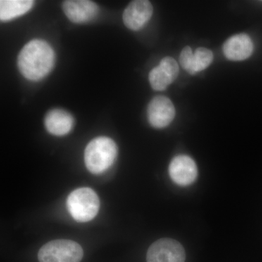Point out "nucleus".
Listing matches in <instances>:
<instances>
[{
    "label": "nucleus",
    "mask_w": 262,
    "mask_h": 262,
    "mask_svg": "<svg viewBox=\"0 0 262 262\" xmlns=\"http://www.w3.org/2000/svg\"><path fill=\"white\" fill-rule=\"evenodd\" d=\"M55 59V52L47 42L42 39H33L19 53L18 67L25 78L39 81L53 70Z\"/></svg>",
    "instance_id": "obj_1"
},
{
    "label": "nucleus",
    "mask_w": 262,
    "mask_h": 262,
    "mask_svg": "<svg viewBox=\"0 0 262 262\" xmlns=\"http://www.w3.org/2000/svg\"><path fill=\"white\" fill-rule=\"evenodd\" d=\"M117 155V145L113 139L104 136L96 138L86 146L84 163L91 173H102L113 165Z\"/></svg>",
    "instance_id": "obj_2"
},
{
    "label": "nucleus",
    "mask_w": 262,
    "mask_h": 262,
    "mask_svg": "<svg viewBox=\"0 0 262 262\" xmlns=\"http://www.w3.org/2000/svg\"><path fill=\"white\" fill-rule=\"evenodd\" d=\"M67 209L77 222L94 220L99 210V198L91 188L75 189L70 193L67 202Z\"/></svg>",
    "instance_id": "obj_3"
},
{
    "label": "nucleus",
    "mask_w": 262,
    "mask_h": 262,
    "mask_svg": "<svg viewBox=\"0 0 262 262\" xmlns=\"http://www.w3.org/2000/svg\"><path fill=\"white\" fill-rule=\"evenodd\" d=\"M83 250L70 239H56L42 246L38 253L39 262H80Z\"/></svg>",
    "instance_id": "obj_4"
},
{
    "label": "nucleus",
    "mask_w": 262,
    "mask_h": 262,
    "mask_svg": "<svg viewBox=\"0 0 262 262\" xmlns=\"http://www.w3.org/2000/svg\"><path fill=\"white\" fill-rule=\"evenodd\" d=\"M182 245L175 239L162 238L150 246L146 254L147 262H185Z\"/></svg>",
    "instance_id": "obj_5"
},
{
    "label": "nucleus",
    "mask_w": 262,
    "mask_h": 262,
    "mask_svg": "<svg viewBox=\"0 0 262 262\" xmlns=\"http://www.w3.org/2000/svg\"><path fill=\"white\" fill-rule=\"evenodd\" d=\"M176 110L173 103L165 96H156L148 106L147 116L150 125L155 128L168 126L174 117Z\"/></svg>",
    "instance_id": "obj_6"
},
{
    "label": "nucleus",
    "mask_w": 262,
    "mask_h": 262,
    "mask_svg": "<svg viewBox=\"0 0 262 262\" xmlns=\"http://www.w3.org/2000/svg\"><path fill=\"white\" fill-rule=\"evenodd\" d=\"M168 171L171 180L182 187L190 185L198 177L196 163L187 155L175 157L170 162Z\"/></svg>",
    "instance_id": "obj_7"
},
{
    "label": "nucleus",
    "mask_w": 262,
    "mask_h": 262,
    "mask_svg": "<svg viewBox=\"0 0 262 262\" xmlns=\"http://www.w3.org/2000/svg\"><path fill=\"white\" fill-rule=\"evenodd\" d=\"M178 63L171 57H165L159 66L151 70L149 80L151 88L155 91H164L178 77Z\"/></svg>",
    "instance_id": "obj_8"
},
{
    "label": "nucleus",
    "mask_w": 262,
    "mask_h": 262,
    "mask_svg": "<svg viewBox=\"0 0 262 262\" xmlns=\"http://www.w3.org/2000/svg\"><path fill=\"white\" fill-rule=\"evenodd\" d=\"M153 7L149 1L136 0L130 3L122 15L124 24L131 30L138 31L151 18Z\"/></svg>",
    "instance_id": "obj_9"
},
{
    "label": "nucleus",
    "mask_w": 262,
    "mask_h": 262,
    "mask_svg": "<svg viewBox=\"0 0 262 262\" xmlns=\"http://www.w3.org/2000/svg\"><path fill=\"white\" fill-rule=\"evenodd\" d=\"M63 10L71 21L82 24L93 20L97 15L98 7L89 0H67L63 3Z\"/></svg>",
    "instance_id": "obj_10"
},
{
    "label": "nucleus",
    "mask_w": 262,
    "mask_h": 262,
    "mask_svg": "<svg viewBox=\"0 0 262 262\" xmlns=\"http://www.w3.org/2000/svg\"><path fill=\"white\" fill-rule=\"evenodd\" d=\"M253 44L249 36L238 34L229 37L225 42L223 51L226 58L231 61H244L252 54Z\"/></svg>",
    "instance_id": "obj_11"
},
{
    "label": "nucleus",
    "mask_w": 262,
    "mask_h": 262,
    "mask_svg": "<svg viewBox=\"0 0 262 262\" xmlns=\"http://www.w3.org/2000/svg\"><path fill=\"white\" fill-rule=\"evenodd\" d=\"M45 125L52 135L64 136L73 128L74 118L65 110L55 108L46 115Z\"/></svg>",
    "instance_id": "obj_12"
},
{
    "label": "nucleus",
    "mask_w": 262,
    "mask_h": 262,
    "mask_svg": "<svg viewBox=\"0 0 262 262\" xmlns=\"http://www.w3.org/2000/svg\"><path fill=\"white\" fill-rule=\"evenodd\" d=\"M34 3L31 0H1L0 19L6 21L25 14L32 8Z\"/></svg>",
    "instance_id": "obj_13"
},
{
    "label": "nucleus",
    "mask_w": 262,
    "mask_h": 262,
    "mask_svg": "<svg viewBox=\"0 0 262 262\" xmlns=\"http://www.w3.org/2000/svg\"><path fill=\"white\" fill-rule=\"evenodd\" d=\"M213 60V54L211 51L206 48H198L188 58L184 70L190 75H195L208 68Z\"/></svg>",
    "instance_id": "obj_14"
}]
</instances>
